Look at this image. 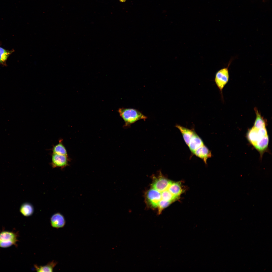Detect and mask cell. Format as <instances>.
Returning <instances> with one entry per match:
<instances>
[{"label":"cell","instance_id":"4fadbf2b","mask_svg":"<svg viewBox=\"0 0 272 272\" xmlns=\"http://www.w3.org/2000/svg\"><path fill=\"white\" fill-rule=\"evenodd\" d=\"M57 264V262L53 260L49 262L46 265H38L35 264L34 267L37 272H52L53 269Z\"/></svg>","mask_w":272,"mask_h":272},{"label":"cell","instance_id":"d6986e66","mask_svg":"<svg viewBox=\"0 0 272 272\" xmlns=\"http://www.w3.org/2000/svg\"><path fill=\"white\" fill-rule=\"evenodd\" d=\"M119 1L121 2H125L126 0H119Z\"/></svg>","mask_w":272,"mask_h":272},{"label":"cell","instance_id":"7a4b0ae2","mask_svg":"<svg viewBox=\"0 0 272 272\" xmlns=\"http://www.w3.org/2000/svg\"><path fill=\"white\" fill-rule=\"evenodd\" d=\"M118 111L125 122V127H129L138 120L143 119L145 121L147 118L141 112L135 109L123 108H119Z\"/></svg>","mask_w":272,"mask_h":272},{"label":"cell","instance_id":"9a60e30c","mask_svg":"<svg viewBox=\"0 0 272 272\" xmlns=\"http://www.w3.org/2000/svg\"><path fill=\"white\" fill-rule=\"evenodd\" d=\"M20 211L21 213L23 216L27 217L32 215L34 212V208L31 204L28 202H25L21 205Z\"/></svg>","mask_w":272,"mask_h":272},{"label":"cell","instance_id":"ac0fdd59","mask_svg":"<svg viewBox=\"0 0 272 272\" xmlns=\"http://www.w3.org/2000/svg\"><path fill=\"white\" fill-rule=\"evenodd\" d=\"M172 203L161 199L159 202L157 208L158 209V213L159 214H161L162 210L168 207Z\"/></svg>","mask_w":272,"mask_h":272},{"label":"cell","instance_id":"52a82bcc","mask_svg":"<svg viewBox=\"0 0 272 272\" xmlns=\"http://www.w3.org/2000/svg\"><path fill=\"white\" fill-rule=\"evenodd\" d=\"M69 159L67 156L58 154L54 153L52 155L51 165L54 168L60 167L62 168L68 166Z\"/></svg>","mask_w":272,"mask_h":272},{"label":"cell","instance_id":"e0dca14e","mask_svg":"<svg viewBox=\"0 0 272 272\" xmlns=\"http://www.w3.org/2000/svg\"><path fill=\"white\" fill-rule=\"evenodd\" d=\"M161 199L172 203L178 199L167 189L161 192Z\"/></svg>","mask_w":272,"mask_h":272},{"label":"cell","instance_id":"8992f818","mask_svg":"<svg viewBox=\"0 0 272 272\" xmlns=\"http://www.w3.org/2000/svg\"><path fill=\"white\" fill-rule=\"evenodd\" d=\"M171 182L161 176L154 180L151 185L152 188L161 193L168 188Z\"/></svg>","mask_w":272,"mask_h":272},{"label":"cell","instance_id":"30bf717a","mask_svg":"<svg viewBox=\"0 0 272 272\" xmlns=\"http://www.w3.org/2000/svg\"><path fill=\"white\" fill-rule=\"evenodd\" d=\"M204 145L202 140L195 132L191 139L188 146L193 153L196 150Z\"/></svg>","mask_w":272,"mask_h":272},{"label":"cell","instance_id":"5b68a950","mask_svg":"<svg viewBox=\"0 0 272 272\" xmlns=\"http://www.w3.org/2000/svg\"><path fill=\"white\" fill-rule=\"evenodd\" d=\"M146 197L147 202L151 207L157 208L159 202L161 199V193L152 188L147 191Z\"/></svg>","mask_w":272,"mask_h":272},{"label":"cell","instance_id":"277c9868","mask_svg":"<svg viewBox=\"0 0 272 272\" xmlns=\"http://www.w3.org/2000/svg\"><path fill=\"white\" fill-rule=\"evenodd\" d=\"M231 62L230 61L227 67L221 69L216 73L215 75V81L221 93L224 87L229 80V75L228 67Z\"/></svg>","mask_w":272,"mask_h":272},{"label":"cell","instance_id":"8fae6325","mask_svg":"<svg viewBox=\"0 0 272 272\" xmlns=\"http://www.w3.org/2000/svg\"><path fill=\"white\" fill-rule=\"evenodd\" d=\"M176 127L181 133L185 143L188 146L191 139L195 132L193 129H188L179 125H176Z\"/></svg>","mask_w":272,"mask_h":272},{"label":"cell","instance_id":"2e32d148","mask_svg":"<svg viewBox=\"0 0 272 272\" xmlns=\"http://www.w3.org/2000/svg\"><path fill=\"white\" fill-rule=\"evenodd\" d=\"M53 153L59 155L67 156V151L62 142V140H60L59 143L54 146L52 148Z\"/></svg>","mask_w":272,"mask_h":272},{"label":"cell","instance_id":"9c48e42d","mask_svg":"<svg viewBox=\"0 0 272 272\" xmlns=\"http://www.w3.org/2000/svg\"><path fill=\"white\" fill-rule=\"evenodd\" d=\"M193 154L202 159L206 164L207 159L212 156L211 152L204 145L198 148Z\"/></svg>","mask_w":272,"mask_h":272},{"label":"cell","instance_id":"7c38bea8","mask_svg":"<svg viewBox=\"0 0 272 272\" xmlns=\"http://www.w3.org/2000/svg\"><path fill=\"white\" fill-rule=\"evenodd\" d=\"M167 189L173 195L178 199L183 191L181 183L179 182L172 181Z\"/></svg>","mask_w":272,"mask_h":272},{"label":"cell","instance_id":"6da1fadb","mask_svg":"<svg viewBox=\"0 0 272 272\" xmlns=\"http://www.w3.org/2000/svg\"><path fill=\"white\" fill-rule=\"evenodd\" d=\"M255 111L256 117L253 125L248 130L246 137L248 141L258 152L262 158L268 150L269 142L266 121L258 110Z\"/></svg>","mask_w":272,"mask_h":272},{"label":"cell","instance_id":"3957f363","mask_svg":"<svg viewBox=\"0 0 272 272\" xmlns=\"http://www.w3.org/2000/svg\"><path fill=\"white\" fill-rule=\"evenodd\" d=\"M18 234L14 232L4 231L0 232V247L7 248L16 246L18 241Z\"/></svg>","mask_w":272,"mask_h":272},{"label":"cell","instance_id":"5bb4252c","mask_svg":"<svg viewBox=\"0 0 272 272\" xmlns=\"http://www.w3.org/2000/svg\"><path fill=\"white\" fill-rule=\"evenodd\" d=\"M0 64L5 66H7L6 61L10 55L14 51L12 49L11 50H6L0 46Z\"/></svg>","mask_w":272,"mask_h":272},{"label":"cell","instance_id":"ba28073f","mask_svg":"<svg viewBox=\"0 0 272 272\" xmlns=\"http://www.w3.org/2000/svg\"><path fill=\"white\" fill-rule=\"evenodd\" d=\"M50 223L53 228H59L63 227L66 221L63 216L59 213L57 212L53 214L50 219Z\"/></svg>","mask_w":272,"mask_h":272}]
</instances>
